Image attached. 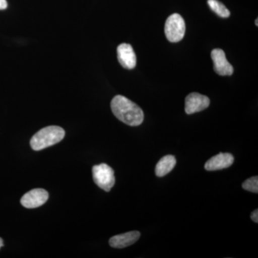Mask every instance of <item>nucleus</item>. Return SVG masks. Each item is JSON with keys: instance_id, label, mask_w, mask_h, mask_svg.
<instances>
[{"instance_id": "obj_14", "label": "nucleus", "mask_w": 258, "mask_h": 258, "mask_svg": "<svg viewBox=\"0 0 258 258\" xmlns=\"http://www.w3.org/2000/svg\"><path fill=\"white\" fill-rule=\"evenodd\" d=\"M251 219H252V221L255 222V223H257L258 222V210L256 209L255 210H254L253 212L251 214Z\"/></svg>"}, {"instance_id": "obj_7", "label": "nucleus", "mask_w": 258, "mask_h": 258, "mask_svg": "<svg viewBox=\"0 0 258 258\" xmlns=\"http://www.w3.org/2000/svg\"><path fill=\"white\" fill-rule=\"evenodd\" d=\"M211 57L214 62V70L217 74L222 76L233 74V67L227 61L223 50L221 49H215L212 51Z\"/></svg>"}, {"instance_id": "obj_8", "label": "nucleus", "mask_w": 258, "mask_h": 258, "mask_svg": "<svg viewBox=\"0 0 258 258\" xmlns=\"http://www.w3.org/2000/svg\"><path fill=\"white\" fill-rule=\"evenodd\" d=\"M118 60L122 67L125 69L132 70L137 64V56L133 47L129 44L122 43L117 47Z\"/></svg>"}, {"instance_id": "obj_5", "label": "nucleus", "mask_w": 258, "mask_h": 258, "mask_svg": "<svg viewBox=\"0 0 258 258\" xmlns=\"http://www.w3.org/2000/svg\"><path fill=\"white\" fill-rule=\"evenodd\" d=\"M48 198V192L46 190L34 189L23 195L20 203L25 208H37L46 203Z\"/></svg>"}, {"instance_id": "obj_6", "label": "nucleus", "mask_w": 258, "mask_h": 258, "mask_svg": "<svg viewBox=\"0 0 258 258\" xmlns=\"http://www.w3.org/2000/svg\"><path fill=\"white\" fill-rule=\"evenodd\" d=\"M210 104V98L208 96L191 93L185 99V112L189 115L193 114L206 109Z\"/></svg>"}, {"instance_id": "obj_4", "label": "nucleus", "mask_w": 258, "mask_h": 258, "mask_svg": "<svg viewBox=\"0 0 258 258\" xmlns=\"http://www.w3.org/2000/svg\"><path fill=\"white\" fill-rule=\"evenodd\" d=\"M186 26L184 19L181 15L174 13L166 20L165 23V35L166 38L171 42H178L184 36Z\"/></svg>"}, {"instance_id": "obj_2", "label": "nucleus", "mask_w": 258, "mask_h": 258, "mask_svg": "<svg viewBox=\"0 0 258 258\" xmlns=\"http://www.w3.org/2000/svg\"><path fill=\"white\" fill-rule=\"evenodd\" d=\"M66 135L64 129L57 125H50L40 129L30 140V146L35 151H40L59 143Z\"/></svg>"}, {"instance_id": "obj_15", "label": "nucleus", "mask_w": 258, "mask_h": 258, "mask_svg": "<svg viewBox=\"0 0 258 258\" xmlns=\"http://www.w3.org/2000/svg\"><path fill=\"white\" fill-rule=\"evenodd\" d=\"M7 8H8L7 0H0V10H5Z\"/></svg>"}, {"instance_id": "obj_11", "label": "nucleus", "mask_w": 258, "mask_h": 258, "mask_svg": "<svg viewBox=\"0 0 258 258\" xmlns=\"http://www.w3.org/2000/svg\"><path fill=\"white\" fill-rule=\"evenodd\" d=\"M176 158L172 155H166L161 158L156 166V175L159 177L166 176L174 169L176 166Z\"/></svg>"}, {"instance_id": "obj_13", "label": "nucleus", "mask_w": 258, "mask_h": 258, "mask_svg": "<svg viewBox=\"0 0 258 258\" xmlns=\"http://www.w3.org/2000/svg\"><path fill=\"white\" fill-rule=\"evenodd\" d=\"M242 188L246 191L257 194L258 192V177L252 176L242 183Z\"/></svg>"}, {"instance_id": "obj_17", "label": "nucleus", "mask_w": 258, "mask_h": 258, "mask_svg": "<svg viewBox=\"0 0 258 258\" xmlns=\"http://www.w3.org/2000/svg\"><path fill=\"white\" fill-rule=\"evenodd\" d=\"M257 21H258V20L257 19H256V20H255V24H256V26H258V25H257Z\"/></svg>"}, {"instance_id": "obj_3", "label": "nucleus", "mask_w": 258, "mask_h": 258, "mask_svg": "<svg viewBox=\"0 0 258 258\" xmlns=\"http://www.w3.org/2000/svg\"><path fill=\"white\" fill-rule=\"evenodd\" d=\"M93 179L97 186L106 191H111L115 184L114 171L106 164H101L93 166Z\"/></svg>"}, {"instance_id": "obj_1", "label": "nucleus", "mask_w": 258, "mask_h": 258, "mask_svg": "<svg viewBox=\"0 0 258 258\" xmlns=\"http://www.w3.org/2000/svg\"><path fill=\"white\" fill-rule=\"evenodd\" d=\"M112 112L120 121L131 126H137L144 121V114L142 108L120 95L115 96L111 103Z\"/></svg>"}, {"instance_id": "obj_10", "label": "nucleus", "mask_w": 258, "mask_h": 258, "mask_svg": "<svg viewBox=\"0 0 258 258\" xmlns=\"http://www.w3.org/2000/svg\"><path fill=\"white\" fill-rule=\"evenodd\" d=\"M139 231H132L124 234L113 236L109 240V244L113 248L121 249L135 243L140 237Z\"/></svg>"}, {"instance_id": "obj_16", "label": "nucleus", "mask_w": 258, "mask_h": 258, "mask_svg": "<svg viewBox=\"0 0 258 258\" xmlns=\"http://www.w3.org/2000/svg\"><path fill=\"white\" fill-rule=\"evenodd\" d=\"M4 245V244H3V239L0 237V248H1Z\"/></svg>"}, {"instance_id": "obj_12", "label": "nucleus", "mask_w": 258, "mask_h": 258, "mask_svg": "<svg viewBox=\"0 0 258 258\" xmlns=\"http://www.w3.org/2000/svg\"><path fill=\"white\" fill-rule=\"evenodd\" d=\"M208 3L212 11L216 13L218 16L222 18H227L230 17V12L220 2L217 0H208Z\"/></svg>"}, {"instance_id": "obj_9", "label": "nucleus", "mask_w": 258, "mask_h": 258, "mask_svg": "<svg viewBox=\"0 0 258 258\" xmlns=\"http://www.w3.org/2000/svg\"><path fill=\"white\" fill-rule=\"evenodd\" d=\"M234 162L233 156L229 153H220L209 159L205 164L207 171H217L227 169L232 165Z\"/></svg>"}]
</instances>
